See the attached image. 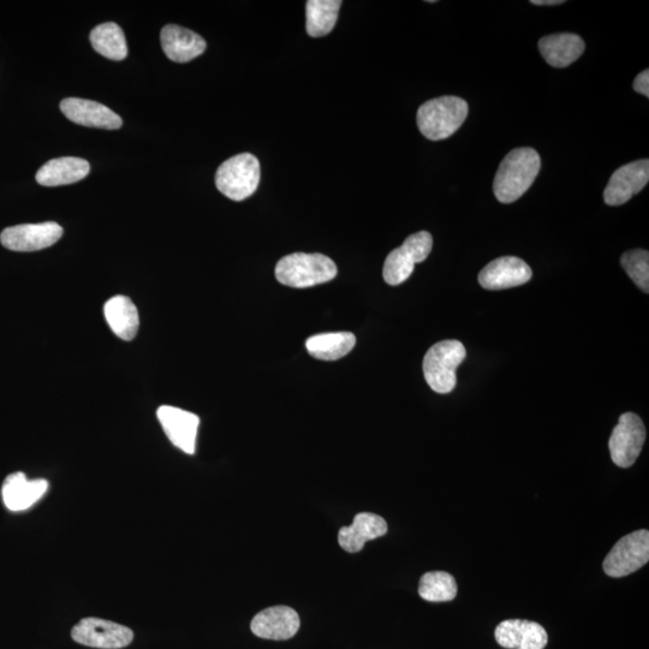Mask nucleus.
Returning a JSON list of instances; mask_svg holds the SVG:
<instances>
[{
  "mask_svg": "<svg viewBox=\"0 0 649 649\" xmlns=\"http://www.w3.org/2000/svg\"><path fill=\"white\" fill-rule=\"evenodd\" d=\"M71 637L80 645L87 647L121 649L133 642L134 633L132 629L122 624L89 617L75 625Z\"/></svg>",
  "mask_w": 649,
  "mask_h": 649,
  "instance_id": "9",
  "label": "nucleus"
},
{
  "mask_svg": "<svg viewBox=\"0 0 649 649\" xmlns=\"http://www.w3.org/2000/svg\"><path fill=\"white\" fill-rule=\"evenodd\" d=\"M337 266L323 254L294 253L276 266L277 281L290 288L305 289L329 283L337 276Z\"/></svg>",
  "mask_w": 649,
  "mask_h": 649,
  "instance_id": "2",
  "label": "nucleus"
},
{
  "mask_svg": "<svg viewBox=\"0 0 649 649\" xmlns=\"http://www.w3.org/2000/svg\"><path fill=\"white\" fill-rule=\"evenodd\" d=\"M585 49V41L573 33L547 35L539 41L541 55L555 68L569 67L582 56Z\"/></svg>",
  "mask_w": 649,
  "mask_h": 649,
  "instance_id": "20",
  "label": "nucleus"
},
{
  "mask_svg": "<svg viewBox=\"0 0 649 649\" xmlns=\"http://www.w3.org/2000/svg\"><path fill=\"white\" fill-rule=\"evenodd\" d=\"M356 344V337L350 332L321 333L308 338L306 348L315 359L336 361L347 356Z\"/></svg>",
  "mask_w": 649,
  "mask_h": 649,
  "instance_id": "23",
  "label": "nucleus"
},
{
  "mask_svg": "<svg viewBox=\"0 0 649 649\" xmlns=\"http://www.w3.org/2000/svg\"><path fill=\"white\" fill-rule=\"evenodd\" d=\"M531 267L516 256H503L493 260L480 272L479 283L487 290H504L520 287L531 281Z\"/></svg>",
  "mask_w": 649,
  "mask_h": 649,
  "instance_id": "13",
  "label": "nucleus"
},
{
  "mask_svg": "<svg viewBox=\"0 0 649 649\" xmlns=\"http://www.w3.org/2000/svg\"><path fill=\"white\" fill-rule=\"evenodd\" d=\"M61 110L69 121L83 127L116 130L123 125L117 113L93 100L67 98L62 100Z\"/></svg>",
  "mask_w": 649,
  "mask_h": 649,
  "instance_id": "15",
  "label": "nucleus"
},
{
  "mask_svg": "<svg viewBox=\"0 0 649 649\" xmlns=\"http://www.w3.org/2000/svg\"><path fill=\"white\" fill-rule=\"evenodd\" d=\"M158 420L170 442L188 455H194L200 425L198 415L176 407L158 409Z\"/></svg>",
  "mask_w": 649,
  "mask_h": 649,
  "instance_id": "12",
  "label": "nucleus"
},
{
  "mask_svg": "<svg viewBox=\"0 0 649 649\" xmlns=\"http://www.w3.org/2000/svg\"><path fill=\"white\" fill-rule=\"evenodd\" d=\"M646 440V428L640 416L625 413L613 428L609 442L612 462L619 468H630L639 458Z\"/></svg>",
  "mask_w": 649,
  "mask_h": 649,
  "instance_id": "8",
  "label": "nucleus"
},
{
  "mask_svg": "<svg viewBox=\"0 0 649 649\" xmlns=\"http://www.w3.org/2000/svg\"><path fill=\"white\" fill-rule=\"evenodd\" d=\"M91 171V165L85 159L64 157L52 159L41 166L37 182L44 187L68 186L80 182Z\"/></svg>",
  "mask_w": 649,
  "mask_h": 649,
  "instance_id": "21",
  "label": "nucleus"
},
{
  "mask_svg": "<svg viewBox=\"0 0 649 649\" xmlns=\"http://www.w3.org/2000/svg\"><path fill=\"white\" fill-rule=\"evenodd\" d=\"M458 592L455 577L445 571H431L421 577L420 597L431 603H446L456 598Z\"/></svg>",
  "mask_w": 649,
  "mask_h": 649,
  "instance_id": "26",
  "label": "nucleus"
},
{
  "mask_svg": "<svg viewBox=\"0 0 649 649\" xmlns=\"http://www.w3.org/2000/svg\"><path fill=\"white\" fill-rule=\"evenodd\" d=\"M63 228L55 222L10 226L0 234V242L14 252H37L61 240Z\"/></svg>",
  "mask_w": 649,
  "mask_h": 649,
  "instance_id": "10",
  "label": "nucleus"
},
{
  "mask_svg": "<svg viewBox=\"0 0 649 649\" xmlns=\"http://www.w3.org/2000/svg\"><path fill=\"white\" fill-rule=\"evenodd\" d=\"M534 5H540V7H546V5H562L564 0H532L531 2Z\"/></svg>",
  "mask_w": 649,
  "mask_h": 649,
  "instance_id": "29",
  "label": "nucleus"
},
{
  "mask_svg": "<svg viewBox=\"0 0 649 649\" xmlns=\"http://www.w3.org/2000/svg\"><path fill=\"white\" fill-rule=\"evenodd\" d=\"M621 265L631 281L639 287L643 293H649V253L647 250L634 249L624 253L621 258Z\"/></svg>",
  "mask_w": 649,
  "mask_h": 649,
  "instance_id": "27",
  "label": "nucleus"
},
{
  "mask_svg": "<svg viewBox=\"0 0 649 649\" xmlns=\"http://www.w3.org/2000/svg\"><path fill=\"white\" fill-rule=\"evenodd\" d=\"M498 645L508 649H544L549 642L543 625L523 619H508L496 628Z\"/></svg>",
  "mask_w": 649,
  "mask_h": 649,
  "instance_id": "16",
  "label": "nucleus"
},
{
  "mask_svg": "<svg viewBox=\"0 0 649 649\" xmlns=\"http://www.w3.org/2000/svg\"><path fill=\"white\" fill-rule=\"evenodd\" d=\"M541 159L531 147L516 148L500 163L493 192L502 204H512L522 198L539 175Z\"/></svg>",
  "mask_w": 649,
  "mask_h": 649,
  "instance_id": "1",
  "label": "nucleus"
},
{
  "mask_svg": "<svg viewBox=\"0 0 649 649\" xmlns=\"http://www.w3.org/2000/svg\"><path fill=\"white\" fill-rule=\"evenodd\" d=\"M433 237L430 232L420 231L410 235L400 248L387 255L383 276L392 287L407 281L413 275L415 265L422 263L431 254Z\"/></svg>",
  "mask_w": 649,
  "mask_h": 649,
  "instance_id": "6",
  "label": "nucleus"
},
{
  "mask_svg": "<svg viewBox=\"0 0 649 649\" xmlns=\"http://www.w3.org/2000/svg\"><path fill=\"white\" fill-rule=\"evenodd\" d=\"M467 351L458 341H443L434 344L424 359V374L427 384L437 394H450L457 383L456 369L466 359Z\"/></svg>",
  "mask_w": 649,
  "mask_h": 649,
  "instance_id": "4",
  "label": "nucleus"
},
{
  "mask_svg": "<svg viewBox=\"0 0 649 649\" xmlns=\"http://www.w3.org/2000/svg\"><path fill=\"white\" fill-rule=\"evenodd\" d=\"M160 41L166 57L176 63H188L205 52L207 44L200 37L187 28L168 25L160 34Z\"/></svg>",
  "mask_w": 649,
  "mask_h": 649,
  "instance_id": "18",
  "label": "nucleus"
},
{
  "mask_svg": "<svg viewBox=\"0 0 649 649\" xmlns=\"http://www.w3.org/2000/svg\"><path fill=\"white\" fill-rule=\"evenodd\" d=\"M341 0H308L306 4L307 33L313 38L325 37L335 28Z\"/></svg>",
  "mask_w": 649,
  "mask_h": 649,
  "instance_id": "25",
  "label": "nucleus"
},
{
  "mask_svg": "<svg viewBox=\"0 0 649 649\" xmlns=\"http://www.w3.org/2000/svg\"><path fill=\"white\" fill-rule=\"evenodd\" d=\"M649 181V160L629 163L613 172L604 192V201L609 206H621L639 194Z\"/></svg>",
  "mask_w": 649,
  "mask_h": 649,
  "instance_id": "11",
  "label": "nucleus"
},
{
  "mask_svg": "<svg viewBox=\"0 0 649 649\" xmlns=\"http://www.w3.org/2000/svg\"><path fill=\"white\" fill-rule=\"evenodd\" d=\"M300 617L289 606H272L253 618L250 629L261 639L284 641L297 634Z\"/></svg>",
  "mask_w": 649,
  "mask_h": 649,
  "instance_id": "14",
  "label": "nucleus"
},
{
  "mask_svg": "<svg viewBox=\"0 0 649 649\" xmlns=\"http://www.w3.org/2000/svg\"><path fill=\"white\" fill-rule=\"evenodd\" d=\"M633 87L635 92L645 95L646 98H649V70L646 69L637 75L634 80Z\"/></svg>",
  "mask_w": 649,
  "mask_h": 649,
  "instance_id": "28",
  "label": "nucleus"
},
{
  "mask_svg": "<svg viewBox=\"0 0 649 649\" xmlns=\"http://www.w3.org/2000/svg\"><path fill=\"white\" fill-rule=\"evenodd\" d=\"M105 318L110 329L123 341H133L138 335L140 319L138 308L129 297L118 295L106 302Z\"/></svg>",
  "mask_w": 649,
  "mask_h": 649,
  "instance_id": "22",
  "label": "nucleus"
},
{
  "mask_svg": "<svg viewBox=\"0 0 649 649\" xmlns=\"http://www.w3.org/2000/svg\"><path fill=\"white\" fill-rule=\"evenodd\" d=\"M466 100L452 95L426 101L420 106L416 121L422 135L428 140L440 141L450 138L462 127L468 117Z\"/></svg>",
  "mask_w": 649,
  "mask_h": 649,
  "instance_id": "3",
  "label": "nucleus"
},
{
  "mask_svg": "<svg viewBox=\"0 0 649 649\" xmlns=\"http://www.w3.org/2000/svg\"><path fill=\"white\" fill-rule=\"evenodd\" d=\"M49 490V482L44 479L28 480L26 474L14 473L5 479L2 497L10 511H23L38 503Z\"/></svg>",
  "mask_w": 649,
  "mask_h": 649,
  "instance_id": "17",
  "label": "nucleus"
},
{
  "mask_svg": "<svg viewBox=\"0 0 649 649\" xmlns=\"http://www.w3.org/2000/svg\"><path fill=\"white\" fill-rule=\"evenodd\" d=\"M260 183V163L250 153L237 154L222 165L216 174V186L226 198L243 201L252 196Z\"/></svg>",
  "mask_w": 649,
  "mask_h": 649,
  "instance_id": "5",
  "label": "nucleus"
},
{
  "mask_svg": "<svg viewBox=\"0 0 649 649\" xmlns=\"http://www.w3.org/2000/svg\"><path fill=\"white\" fill-rule=\"evenodd\" d=\"M387 529L389 528L383 517L372 512H361L355 516L353 525L341 528L338 533V543L344 551L360 552L367 541L384 537Z\"/></svg>",
  "mask_w": 649,
  "mask_h": 649,
  "instance_id": "19",
  "label": "nucleus"
},
{
  "mask_svg": "<svg viewBox=\"0 0 649 649\" xmlns=\"http://www.w3.org/2000/svg\"><path fill=\"white\" fill-rule=\"evenodd\" d=\"M89 38L93 49L111 61H123L128 56L127 40L123 29L116 23L107 22L95 27Z\"/></svg>",
  "mask_w": 649,
  "mask_h": 649,
  "instance_id": "24",
  "label": "nucleus"
},
{
  "mask_svg": "<svg viewBox=\"0 0 649 649\" xmlns=\"http://www.w3.org/2000/svg\"><path fill=\"white\" fill-rule=\"evenodd\" d=\"M649 561V532L646 529L625 535L606 556L603 569L613 579L634 574Z\"/></svg>",
  "mask_w": 649,
  "mask_h": 649,
  "instance_id": "7",
  "label": "nucleus"
}]
</instances>
